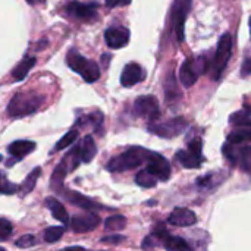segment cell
I'll return each mask as SVG.
<instances>
[{"label": "cell", "instance_id": "obj_1", "mask_svg": "<svg viewBox=\"0 0 251 251\" xmlns=\"http://www.w3.org/2000/svg\"><path fill=\"white\" fill-rule=\"evenodd\" d=\"M44 97L35 93H18L15 94L7 104V115L10 118H24L40 109Z\"/></svg>", "mask_w": 251, "mask_h": 251}, {"label": "cell", "instance_id": "obj_2", "mask_svg": "<svg viewBox=\"0 0 251 251\" xmlns=\"http://www.w3.org/2000/svg\"><path fill=\"white\" fill-rule=\"evenodd\" d=\"M150 151L146 149H140V147H132L126 151H124L119 156H115L109 160L106 169L110 172H124L128 169H135L138 166H141V163L147 162Z\"/></svg>", "mask_w": 251, "mask_h": 251}, {"label": "cell", "instance_id": "obj_3", "mask_svg": "<svg viewBox=\"0 0 251 251\" xmlns=\"http://www.w3.org/2000/svg\"><path fill=\"white\" fill-rule=\"evenodd\" d=\"M66 63L68 66L79 74L85 82H96L99 78H100V68L96 62L93 60H88L85 59L82 54H79L75 49H71L68 53H66Z\"/></svg>", "mask_w": 251, "mask_h": 251}, {"label": "cell", "instance_id": "obj_4", "mask_svg": "<svg viewBox=\"0 0 251 251\" xmlns=\"http://www.w3.org/2000/svg\"><path fill=\"white\" fill-rule=\"evenodd\" d=\"M232 46H234L232 35L229 32H225L218 43V49H216V53H215L212 66H210L213 79H219L221 75L224 74V71L226 69L228 62L232 56Z\"/></svg>", "mask_w": 251, "mask_h": 251}, {"label": "cell", "instance_id": "obj_5", "mask_svg": "<svg viewBox=\"0 0 251 251\" xmlns=\"http://www.w3.org/2000/svg\"><path fill=\"white\" fill-rule=\"evenodd\" d=\"M206 71H207V62L203 56L197 59L188 57L184 60V63L179 68V81L182 82L184 87L190 88L197 82L199 75L204 74Z\"/></svg>", "mask_w": 251, "mask_h": 251}, {"label": "cell", "instance_id": "obj_6", "mask_svg": "<svg viewBox=\"0 0 251 251\" xmlns=\"http://www.w3.org/2000/svg\"><path fill=\"white\" fill-rule=\"evenodd\" d=\"M193 0H175L172 6V28L178 43L185 40V21L191 9Z\"/></svg>", "mask_w": 251, "mask_h": 251}, {"label": "cell", "instance_id": "obj_7", "mask_svg": "<svg viewBox=\"0 0 251 251\" xmlns=\"http://www.w3.org/2000/svg\"><path fill=\"white\" fill-rule=\"evenodd\" d=\"M188 124L184 118H175L165 124H153L149 126V131L160 138H174L181 135L187 129Z\"/></svg>", "mask_w": 251, "mask_h": 251}, {"label": "cell", "instance_id": "obj_8", "mask_svg": "<svg viewBox=\"0 0 251 251\" xmlns=\"http://www.w3.org/2000/svg\"><path fill=\"white\" fill-rule=\"evenodd\" d=\"M134 112L137 116L146 118L150 122L156 121L160 115L159 110V101L154 96H141L134 103Z\"/></svg>", "mask_w": 251, "mask_h": 251}, {"label": "cell", "instance_id": "obj_9", "mask_svg": "<svg viewBox=\"0 0 251 251\" xmlns=\"http://www.w3.org/2000/svg\"><path fill=\"white\" fill-rule=\"evenodd\" d=\"M146 169L151 175H154L159 181H168L171 178V165H169V162L163 156H160L157 153L150 151V154L147 157Z\"/></svg>", "mask_w": 251, "mask_h": 251}, {"label": "cell", "instance_id": "obj_10", "mask_svg": "<svg viewBox=\"0 0 251 251\" xmlns=\"http://www.w3.org/2000/svg\"><path fill=\"white\" fill-rule=\"evenodd\" d=\"M129 29L125 26H110L104 32V40L109 49H122L129 43Z\"/></svg>", "mask_w": 251, "mask_h": 251}, {"label": "cell", "instance_id": "obj_11", "mask_svg": "<svg viewBox=\"0 0 251 251\" xmlns=\"http://www.w3.org/2000/svg\"><path fill=\"white\" fill-rule=\"evenodd\" d=\"M100 216L96 213H87V215H75L71 219L72 231L76 234H85L93 229H96L100 225Z\"/></svg>", "mask_w": 251, "mask_h": 251}, {"label": "cell", "instance_id": "obj_12", "mask_svg": "<svg viewBox=\"0 0 251 251\" xmlns=\"http://www.w3.org/2000/svg\"><path fill=\"white\" fill-rule=\"evenodd\" d=\"M66 13L69 16L88 21L97 16V3H79V1H71L65 7Z\"/></svg>", "mask_w": 251, "mask_h": 251}, {"label": "cell", "instance_id": "obj_13", "mask_svg": "<svg viewBox=\"0 0 251 251\" xmlns=\"http://www.w3.org/2000/svg\"><path fill=\"white\" fill-rule=\"evenodd\" d=\"M60 194L71 203V204H74V206H76V207H82V209H85V210H101V209H104L103 206H100V204H97L96 201H93L91 199H88V197H85V196H82V194H79V193H76V191H69V190H62L60 191Z\"/></svg>", "mask_w": 251, "mask_h": 251}, {"label": "cell", "instance_id": "obj_14", "mask_svg": "<svg viewBox=\"0 0 251 251\" xmlns=\"http://www.w3.org/2000/svg\"><path fill=\"white\" fill-rule=\"evenodd\" d=\"M168 222L174 226H193L197 224V216L190 209L178 207L171 213Z\"/></svg>", "mask_w": 251, "mask_h": 251}, {"label": "cell", "instance_id": "obj_15", "mask_svg": "<svg viewBox=\"0 0 251 251\" xmlns=\"http://www.w3.org/2000/svg\"><path fill=\"white\" fill-rule=\"evenodd\" d=\"M143 79H144V72L138 63H128L121 75V84L124 87H134Z\"/></svg>", "mask_w": 251, "mask_h": 251}, {"label": "cell", "instance_id": "obj_16", "mask_svg": "<svg viewBox=\"0 0 251 251\" xmlns=\"http://www.w3.org/2000/svg\"><path fill=\"white\" fill-rule=\"evenodd\" d=\"M37 149V144L32 143V141H28V140H18V141H13L9 144L7 147V151L12 157H15L16 160H21L24 159L25 156L31 154L34 150Z\"/></svg>", "mask_w": 251, "mask_h": 251}, {"label": "cell", "instance_id": "obj_17", "mask_svg": "<svg viewBox=\"0 0 251 251\" xmlns=\"http://www.w3.org/2000/svg\"><path fill=\"white\" fill-rule=\"evenodd\" d=\"M44 204L47 206V209L51 212L53 218L59 222H62L63 225H69L71 224V219H69V215L65 209V206L54 197H47Z\"/></svg>", "mask_w": 251, "mask_h": 251}, {"label": "cell", "instance_id": "obj_18", "mask_svg": "<svg viewBox=\"0 0 251 251\" xmlns=\"http://www.w3.org/2000/svg\"><path fill=\"white\" fill-rule=\"evenodd\" d=\"M35 63H37V59H35L34 56H26V57H24V59L13 68V71H12V74H10L12 79H13V81H24V79L26 78V75L29 74V71L35 66Z\"/></svg>", "mask_w": 251, "mask_h": 251}, {"label": "cell", "instance_id": "obj_19", "mask_svg": "<svg viewBox=\"0 0 251 251\" xmlns=\"http://www.w3.org/2000/svg\"><path fill=\"white\" fill-rule=\"evenodd\" d=\"M163 91H165V99H166L168 103H175V101L181 100L182 94H181V90H179V85L176 82V78H175L174 72H169L168 78L165 79Z\"/></svg>", "mask_w": 251, "mask_h": 251}, {"label": "cell", "instance_id": "obj_20", "mask_svg": "<svg viewBox=\"0 0 251 251\" xmlns=\"http://www.w3.org/2000/svg\"><path fill=\"white\" fill-rule=\"evenodd\" d=\"M176 159L178 162L187 168V169H196V168H200L201 163H203V157L194 154L191 150H178L176 151Z\"/></svg>", "mask_w": 251, "mask_h": 251}, {"label": "cell", "instance_id": "obj_21", "mask_svg": "<svg viewBox=\"0 0 251 251\" xmlns=\"http://www.w3.org/2000/svg\"><path fill=\"white\" fill-rule=\"evenodd\" d=\"M69 172L68 166L65 165V162L62 160L53 171V175H51V181H50V187L53 191L56 193H60L63 190V181H65V176L66 174Z\"/></svg>", "mask_w": 251, "mask_h": 251}, {"label": "cell", "instance_id": "obj_22", "mask_svg": "<svg viewBox=\"0 0 251 251\" xmlns=\"http://www.w3.org/2000/svg\"><path fill=\"white\" fill-rule=\"evenodd\" d=\"M79 151H81V159L84 163H90L94 159V156L97 154V147H96V143L91 135H85L82 138Z\"/></svg>", "mask_w": 251, "mask_h": 251}, {"label": "cell", "instance_id": "obj_23", "mask_svg": "<svg viewBox=\"0 0 251 251\" xmlns=\"http://www.w3.org/2000/svg\"><path fill=\"white\" fill-rule=\"evenodd\" d=\"M228 143L231 144H243L251 143V126H241V129L234 131L228 135Z\"/></svg>", "mask_w": 251, "mask_h": 251}, {"label": "cell", "instance_id": "obj_24", "mask_svg": "<svg viewBox=\"0 0 251 251\" xmlns=\"http://www.w3.org/2000/svg\"><path fill=\"white\" fill-rule=\"evenodd\" d=\"M163 246H165V249H168V250H172V251L191 250L190 244H188L185 240H182L181 237H174V235H168V237H166V240L163 241Z\"/></svg>", "mask_w": 251, "mask_h": 251}, {"label": "cell", "instance_id": "obj_25", "mask_svg": "<svg viewBox=\"0 0 251 251\" xmlns=\"http://www.w3.org/2000/svg\"><path fill=\"white\" fill-rule=\"evenodd\" d=\"M135 182H137V185H140L143 188H153L157 184V178L154 175H151L147 169H144L135 175Z\"/></svg>", "mask_w": 251, "mask_h": 251}, {"label": "cell", "instance_id": "obj_26", "mask_svg": "<svg viewBox=\"0 0 251 251\" xmlns=\"http://www.w3.org/2000/svg\"><path fill=\"white\" fill-rule=\"evenodd\" d=\"M125 226H126V218L122 215H113L104 221V228L107 231H122L125 229Z\"/></svg>", "mask_w": 251, "mask_h": 251}, {"label": "cell", "instance_id": "obj_27", "mask_svg": "<svg viewBox=\"0 0 251 251\" xmlns=\"http://www.w3.org/2000/svg\"><path fill=\"white\" fill-rule=\"evenodd\" d=\"M40 174H41V169L40 168H35L32 172L28 174V176L25 178L24 185H22V194L24 196H28L35 188V184H37V179H38Z\"/></svg>", "mask_w": 251, "mask_h": 251}, {"label": "cell", "instance_id": "obj_28", "mask_svg": "<svg viewBox=\"0 0 251 251\" xmlns=\"http://www.w3.org/2000/svg\"><path fill=\"white\" fill-rule=\"evenodd\" d=\"M76 137H78V131H76V129H71V131H68V132L62 137V140H59V141L56 143V146H54V150H53V151H59V150H63V149H66V147L72 146V144L75 143Z\"/></svg>", "mask_w": 251, "mask_h": 251}, {"label": "cell", "instance_id": "obj_29", "mask_svg": "<svg viewBox=\"0 0 251 251\" xmlns=\"http://www.w3.org/2000/svg\"><path fill=\"white\" fill-rule=\"evenodd\" d=\"M65 234L63 226H50L44 231V241L46 243H57Z\"/></svg>", "mask_w": 251, "mask_h": 251}, {"label": "cell", "instance_id": "obj_30", "mask_svg": "<svg viewBox=\"0 0 251 251\" xmlns=\"http://www.w3.org/2000/svg\"><path fill=\"white\" fill-rule=\"evenodd\" d=\"M231 124L237 126H251V116L243 110L231 116Z\"/></svg>", "mask_w": 251, "mask_h": 251}, {"label": "cell", "instance_id": "obj_31", "mask_svg": "<svg viewBox=\"0 0 251 251\" xmlns=\"http://www.w3.org/2000/svg\"><path fill=\"white\" fill-rule=\"evenodd\" d=\"M15 246L18 249H29V247L37 246V238L34 235H29V234L28 235H22V237H19L15 241Z\"/></svg>", "mask_w": 251, "mask_h": 251}, {"label": "cell", "instance_id": "obj_32", "mask_svg": "<svg viewBox=\"0 0 251 251\" xmlns=\"http://www.w3.org/2000/svg\"><path fill=\"white\" fill-rule=\"evenodd\" d=\"M13 232V226L12 224L6 219V218H1L0 219V240L1 241H6Z\"/></svg>", "mask_w": 251, "mask_h": 251}, {"label": "cell", "instance_id": "obj_33", "mask_svg": "<svg viewBox=\"0 0 251 251\" xmlns=\"http://www.w3.org/2000/svg\"><path fill=\"white\" fill-rule=\"evenodd\" d=\"M241 168L243 171L251 174V149L241 150Z\"/></svg>", "mask_w": 251, "mask_h": 251}, {"label": "cell", "instance_id": "obj_34", "mask_svg": "<svg viewBox=\"0 0 251 251\" xmlns=\"http://www.w3.org/2000/svg\"><path fill=\"white\" fill-rule=\"evenodd\" d=\"M188 150H191L194 154L203 157V154H201V151H203V141L200 138H194L193 141L188 143Z\"/></svg>", "mask_w": 251, "mask_h": 251}, {"label": "cell", "instance_id": "obj_35", "mask_svg": "<svg viewBox=\"0 0 251 251\" xmlns=\"http://www.w3.org/2000/svg\"><path fill=\"white\" fill-rule=\"evenodd\" d=\"M124 237L122 235H109V237H103L101 240H100V243H103V244H110V246H118V244H121V243H124Z\"/></svg>", "mask_w": 251, "mask_h": 251}, {"label": "cell", "instance_id": "obj_36", "mask_svg": "<svg viewBox=\"0 0 251 251\" xmlns=\"http://www.w3.org/2000/svg\"><path fill=\"white\" fill-rule=\"evenodd\" d=\"M222 151H224V154L226 156V159H228L232 165H235V163H237V156H235V154H234V151H232V146H231V143H228L226 146H224Z\"/></svg>", "mask_w": 251, "mask_h": 251}, {"label": "cell", "instance_id": "obj_37", "mask_svg": "<svg viewBox=\"0 0 251 251\" xmlns=\"http://www.w3.org/2000/svg\"><path fill=\"white\" fill-rule=\"evenodd\" d=\"M16 190H18V187L16 185H13V184H9L6 179H4V176H3V182H1V193L3 194H15L16 193Z\"/></svg>", "mask_w": 251, "mask_h": 251}, {"label": "cell", "instance_id": "obj_38", "mask_svg": "<svg viewBox=\"0 0 251 251\" xmlns=\"http://www.w3.org/2000/svg\"><path fill=\"white\" fill-rule=\"evenodd\" d=\"M131 0H106V6L107 7H115V6H125L129 4Z\"/></svg>", "mask_w": 251, "mask_h": 251}, {"label": "cell", "instance_id": "obj_39", "mask_svg": "<svg viewBox=\"0 0 251 251\" xmlns=\"http://www.w3.org/2000/svg\"><path fill=\"white\" fill-rule=\"evenodd\" d=\"M241 74L246 76V75H251V56L247 57L243 63V68H241Z\"/></svg>", "mask_w": 251, "mask_h": 251}, {"label": "cell", "instance_id": "obj_40", "mask_svg": "<svg viewBox=\"0 0 251 251\" xmlns=\"http://www.w3.org/2000/svg\"><path fill=\"white\" fill-rule=\"evenodd\" d=\"M243 110H244V112H246L247 115H250V116H251V104H244Z\"/></svg>", "mask_w": 251, "mask_h": 251}, {"label": "cell", "instance_id": "obj_41", "mask_svg": "<svg viewBox=\"0 0 251 251\" xmlns=\"http://www.w3.org/2000/svg\"><path fill=\"white\" fill-rule=\"evenodd\" d=\"M28 1H29V3H32V4H34V3H37V1H38V0H28Z\"/></svg>", "mask_w": 251, "mask_h": 251}]
</instances>
